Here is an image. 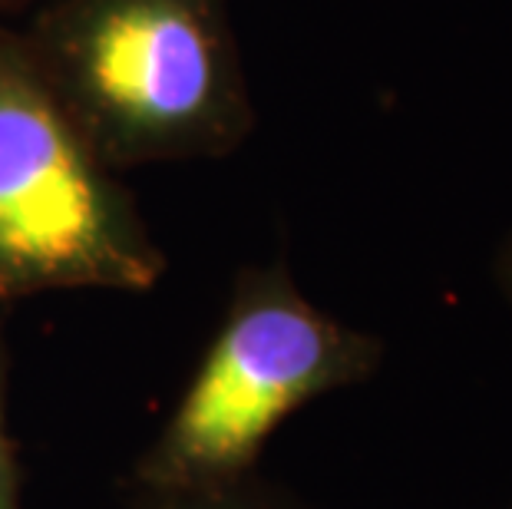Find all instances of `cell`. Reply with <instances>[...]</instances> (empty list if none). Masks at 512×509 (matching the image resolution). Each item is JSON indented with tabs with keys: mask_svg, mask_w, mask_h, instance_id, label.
<instances>
[{
	"mask_svg": "<svg viewBox=\"0 0 512 509\" xmlns=\"http://www.w3.org/2000/svg\"><path fill=\"white\" fill-rule=\"evenodd\" d=\"M24 43L110 169L222 156L252 123L222 0H60Z\"/></svg>",
	"mask_w": 512,
	"mask_h": 509,
	"instance_id": "obj_1",
	"label": "cell"
},
{
	"mask_svg": "<svg viewBox=\"0 0 512 509\" xmlns=\"http://www.w3.org/2000/svg\"><path fill=\"white\" fill-rule=\"evenodd\" d=\"M384 344L301 295L285 265L245 268L209 348L133 470V490H215L255 476L288 417L377 374Z\"/></svg>",
	"mask_w": 512,
	"mask_h": 509,
	"instance_id": "obj_2",
	"label": "cell"
},
{
	"mask_svg": "<svg viewBox=\"0 0 512 509\" xmlns=\"http://www.w3.org/2000/svg\"><path fill=\"white\" fill-rule=\"evenodd\" d=\"M166 255L24 40L0 34V301L149 291Z\"/></svg>",
	"mask_w": 512,
	"mask_h": 509,
	"instance_id": "obj_3",
	"label": "cell"
},
{
	"mask_svg": "<svg viewBox=\"0 0 512 509\" xmlns=\"http://www.w3.org/2000/svg\"><path fill=\"white\" fill-rule=\"evenodd\" d=\"M126 509H308L291 493L261 483L258 473L242 483L215 490H136Z\"/></svg>",
	"mask_w": 512,
	"mask_h": 509,
	"instance_id": "obj_4",
	"label": "cell"
},
{
	"mask_svg": "<svg viewBox=\"0 0 512 509\" xmlns=\"http://www.w3.org/2000/svg\"><path fill=\"white\" fill-rule=\"evenodd\" d=\"M7 348L0 338V509H24V473H20L17 443L10 437L7 420Z\"/></svg>",
	"mask_w": 512,
	"mask_h": 509,
	"instance_id": "obj_5",
	"label": "cell"
},
{
	"mask_svg": "<svg viewBox=\"0 0 512 509\" xmlns=\"http://www.w3.org/2000/svg\"><path fill=\"white\" fill-rule=\"evenodd\" d=\"M496 278H499V291H503V298L512 305V235L503 242V248H499Z\"/></svg>",
	"mask_w": 512,
	"mask_h": 509,
	"instance_id": "obj_6",
	"label": "cell"
}]
</instances>
